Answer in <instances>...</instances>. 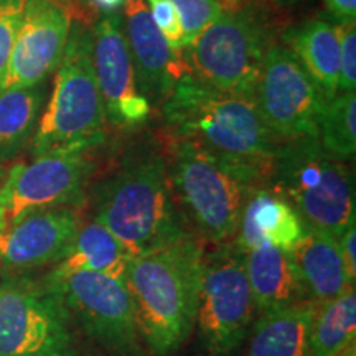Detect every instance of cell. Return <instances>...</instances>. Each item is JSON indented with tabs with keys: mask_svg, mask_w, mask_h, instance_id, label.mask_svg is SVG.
Segmentation results:
<instances>
[{
	"mask_svg": "<svg viewBox=\"0 0 356 356\" xmlns=\"http://www.w3.org/2000/svg\"><path fill=\"white\" fill-rule=\"evenodd\" d=\"M95 220L131 257H140L190 236L173 195L165 159L154 147L134 150L92 190Z\"/></svg>",
	"mask_w": 356,
	"mask_h": 356,
	"instance_id": "obj_1",
	"label": "cell"
},
{
	"mask_svg": "<svg viewBox=\"0 0 356 356\" xmlns=\"http://www.w3.org/2000/svg\"><path fill=\"white\" fill-rule=\"evenodd\" d=\"M203 259L202 243L191 234L131 259L124 282L149 355L172 356L193 333Z\"/></svg>",
	"mask_w": 356,
	"mask_h": 356,
	"instance_id": "obj_2",
	"label": "cell"
},
{
	"mask_svg": "<svg viewBox=\"0 0 356 356\" xmlns=\"http://www.w3.org/2000/svg\"><path fill=\"white\" fill-rule=\"evenodd\" d=\"M160 109L172 139L195 142L273 177L279 142L266 127L254 101L222 92L185 73Z\"/></svg>",
	"mask_w": 356,
	"mask_h": 356,
	"instance_id": "obj_3",
	"label": "cell"
},
{
	"mask_svg": "<svg viewBox=\"0 0 356 356\" xmlns=\"http://www.w3.org/2000/svg\"><path fill=\"white\" fill-rule=\"evenodd\" d=\"M167 172L186 222L215 244L234 239L252 191L270 186L269 172L181 139L170 142Z\"/></svg>",
	"mask_w": 356,
	"mask_h": 356,
	"instance_id": "obj_4",
	"label": "cell"
},
{
	"mask_svg": "<svg viewBox=\"0 0 356 356\" xmlns=\"http://www.w3.org/2000/svg\"><path fill=\"white\" fill-rule=\"evenodd\" d=\"M104 104L92 60L91 26L73 22L55 88L32 137L33 157L89 154L106 139Z\"/></svg>",
	"mask_w": 356,
	"mask_h": 356,
	"instance_id": "obj_5",
	"label": "cell"
},
{
	"mask_svg": "<svg viewBox=\"0 0 356 356\" xmlns=\"http://www.w3.org/2000/svg\"><path fill=\"white\" fill-rule=\"evenodd\" d=\"M270 188L296 208L307 228L338 239L355 222L353 172L328 154L318 137L280 142Z\"/></svg>",
	"mask_w": 356,
	"mask_h": 356,
	"instance_id": "obj_6",
	"label": "cell"
},
{
	"mask_svg": "<svg viewBox=\"0 0 356 356\" xmlns=\"http://www.w3.org/2000/svg\"><path fill=\"white\" fill-rule=\"evenodd\" d=\"M273 30L252 3L225 8L213 24L181 50L188 73L228 95L254 101Z\"/></svg>",
	"mask_w": 356,
	"mask_h": 356,
	"instance_id": "obj_7",
	"label": "cell"
},
{
	"mask_svg": "<svg viewBox=\"0 0 356 356\" xmlns=\"http://www.w3.org/2000/svg\"><path fill=\"white\" fill-rule=\"evenodd\" d=\"M0 356H95L63 299L47 280L0 282Z\"/></svg>",
	"mask_w": 356,
	"mask_h": 356,
	"instance_id": "obj_8",
	"label": "cell"
},
{
	"mask_svg": "<svg viewBox=\"0 0 356 356\" xmlns=\"http://www.w3.org/2000/svg\"><path fill=\"white\" fill-rule=\"evenodd\" d=\"M246 256L234 244L204 254L195 330L202 356H236L256 322Z\"/></svg>",
	"mask_w": 356,
	"mask_h": 356,
	"instance_id": "obj_9",
	"label": "cell"
},
{
	"mask_svg": "<svg viewBox=\"0 0 356 356\" xmlns=\"http://www.w3.org/2000/svg\"><path fill=\"white\" fill-rule=\"evenodd\" d=\"M60 293L78 330L108 356H147L126 282L95 273L44 277Z\"/></svg>",
	"mask_w": 356,
	"mask_h": 356,
	"instance_id": "obj_10",
	"label": "cell"
},
{
	"mask_svg": "<svg viewBox=\"0 0 356 356\" xmlns=\"http://www.w3.org/2000/svg\"><path fill=\"white\" fill-rule=\"evenodd\" d=\"M327 99L284 44L267 51L254 104L275 140L318 137V118Z\"/></svg>",
	"mask_w": 356,
	"mask_h": 356,
	"instance_id": "obj_11",
	"label": "cell"
},
{
	"mask_svg": "<svg viewBox=\"0 0 356 356\" xmlns=\"http://www.w3.org/2000/svg\"><path fill=\"white\" fill-rule=\"evenodd\" d=\"M95 173L89 154H53L15 163L0 181V222L48 208L81 207Z\"/></svg>",
	"mask_w": 356,
	"mask_h": 356,
	"instance_id": "obj_12",
	"label": "cell"
},
{
	"mask_svg": "<svg viewBox=\"0 0 356 356\" xmlns=\"http://www.w3.org/2000/svg\"><path fill=\"white\" fill-rule=\"evenodd\" d=\"M91 33L92 60L106 121L122 131L140 127L149 121L152 106L137 88L122 15L119 12L102 15L91 26Z\"/></svg>",
	"mask_w": 356,
	"mask_h": 356,
	"instance_id": "obj_13",
	"label": "cell"
},
{
	"mask_svg": "<svg viewBox=\"0 0 356 356\" xmlns=\"http://www.w3.org/2000/svg\"><path fill=\"white\" fill-rule=\"evenodd\" d=\"M73 17L53 0H25L0 91L43 83L63 58Z\"/></svg>",
	"mask_w": 356,
	"mask_h": 356,
	"instance_id": "obj_14",
	"label": "cell"
},
{
	"mask_svg": "<svg viewBox=\"0 0 356 356\" xmlns=\"http://www.w3.org/2000/svg\"><path fill=\"white\" fill-rule=\"evenodd\" d=\"M79 228L81 218L70 207L32 211L0 222V264L12 270L58 264L68 254Z\"/></svg>",
	"mask_w": 356,
	"mask_h": 356,
	"instance_id": "obj_15",
	"label": "cell"
},
{
	"mask_svg": "<svg viewBox=\"0 0 356 356\" xmlns=\"http://www.w3.org/2000/svg\"><path fill=\"white\" fill-rule=\"evenodd\" d=\"M122 7L137 88L150 106H162L178 79L188 73L181 51L173 50L159 32L144 0H126Z\"/></svg>",
	"mask_w": 356,
	"mask_h": 356,
	"instance_id": "obj_16",
	"label": "cell"
},
{
	"mask_svg": "<svg viewBox=\"0 0 356 356\" xmlns=\"http://www.w3.org/2000/svg\"><path fill=\"white\" fill-rule=\"evenodd\" d=\"M305 228L299 213L282 195L270 186H262L249 197L233 244L243 254L266 243L289 252Z\"/></svg>",
	"mask_w": 356,
	"mask_h": 356,
	"instance_id": "obj_17",
	"label": "cell"
},
{
	"mask_svg": "<svg viewBox=\"0 0 356 356\" xmlns=\"http://www.w3.org/2000/svg\"><path fill=\"white\" fill-rule=\"evenodd\" d=\"M307 293L315 304L335 299L351 286L346 279L338 241L330 234L305 228L299 243L289 251Z\"/></svg>",
	"mask_w": 356,
	"mask_h": 356,
	"instance_id": "obj_18",
	"label": "cell"
},
{
	"mask_svg": "<svg viewBox=\"0 0 356 356\" xmlns=\"http://www.w3.org/2000/svg\"><path fill=\"white\" fill-rule=\"evenodd\" d=\"M244 256L249 289L257 314L309 300L289 252L266 243Z\"/></svg>",
	"mask_w": 356,
	"mask_h": 356,
	"instance_id": "obj_19",
	"label": "cell"
},
{
	"mask_svg": "<svg viewBox=\"0 0 356 356\" xmlns=\"http://www.w3.org/2000/svg\"><path fill=\"white\" fill-rule=\"evenodd\" d=\"M282 40L325 99L335 97L340 73V43L335 25L325 19H312L289 29Z\"/></svg>",
	"mask_w": 356,
	"mask_h": 356,
	"instance_id": "obj_20",
	"label": "cell"
},
{
	"mask_svg": "<svg viewBox=\"0 0 356 356\" xmlns=\"http://www.w3.org/2000/svg\"><path fill=\"white\" fill-rule=\"evenodd\" d=\"M318 304L299 302L266 312L252 327L244 356H310V337Z\"/></svg>",
	"mask_w": 356,
	"mask_h": 356,
	"instance_id": "obj_21",
	"label": "cell"
},
{
	"mask_svg": "<svg viewBox=\"0 0 356 356\" xmlns=\"http://www.w3.org/2000/svg\"><path fill=\"white\" fill-rule=\"evenodd\" d=\"M131 259L121 241L99 221L92 220L88 225H81L68 254L44 277L60 279L84 270L124 282Z\"/></svg>",
	"mask_w": 356,
	"mask_h": 356,
	"instance_id": "obj_22",
	"label": "cell"
},
{
	"mask_svg": "<svg viewBox=\"0 0 356 356\" xmlns=\"http://www.w3.org/2000/svg\"><path fill=\"white\" fill-rule=\"evenodd\" d=\"M44 97L43 83L0 91V162L15 159L32 142Z\"/></svg>",
	"mask_w": 356,
	"mask_h": 356,
	"instance_id": "obj_23",
	"label": "cell"
},
{
	"mask_svg": "<svg viewBox=\"0 0 356 356\" xmlns=\"http://www.w3.org/2000/svg\"><path fill=\"white\" fill-rule=\"evenodd\" d=\"M356 341V291L346 289L318 304L310 337V356H333Z\"/></svg>",
	"mask_w": 356,
	"mask_h": 356,
	"instance_id": "obj_24",
	"label": "cell"
},
{
	"mask_svg": "<svg viewBox=\"0 0 356 356\" xmlns=\"http://www.w3.org/2000/svg\"><path fill=\"white\" fill-rule=\"evenodd\" d=\"M318 140L328 154L348 162L356 150V95L337 92L325 102L318 118Z\"/></svg>",
	"mask_w": 356,
	"mask_h": 356,
	"instance_id": "obj_25",
	"label": "cell"
},
{
	"mask_svg": "<svg viewBox=\"0 0 356 356\" xmlns=\"http://www.w3.org/2000/svg\"><path fill=\"white\" fill-rule=\"evenodd\" d=\"M175 6L181 24V50L193 42L221 15L222 6L218 0H170Z\"/></svg>",
	"mask_w": 356,
	"mask_h": 356,
	"instance_id": "obj_26",
	"label": "cell"
},
{
	"mask_svg": "<svg viewBox=\"0 0 356 356\" xmlns=\"http://www.w3.org/2000/svg\"><path fill=\"white\" fill-rule=\"evenodd\" d=\"M340 43V73L338 92H351L356 88V25L355 20H335Z\"/></svg>",
	"mask_w": 356,
	"mask_h": 356,
	"instance_id": "obj_27",
	"label": "cell"
},
{
	"mask_svg": "<svg viewBox=\"0 0 356 356\" xmlns=\"http://www.w3.org/2000/svg\"><path fill=\"white\" fill-rule=\"evenodd\" d=\"M25 0H0V86L7 74Z\"/></svg>",
	"mask_w": 356,
	"mask_h": 356,
	"instance_id": "obj_28",
	"label": "cell"
},
{
	"mask_svg": "<svg viewBox=\"0 0 356 356\" xmlns=\"http://www.w3.org/2000/svg\"><path fill=\"white\" fill-rule=\"evenodd\" d=\"M147 8H149L150 19L157 30L163 35L167 43L173 50L181 51V24L178 12L170 0H147Z\"/></svg>",
	"mask_w": 356,
	"mask_h": 356,
	"instance_id": "obj_29",
	"label": "cell"
},
{
	"mask_svg": "<svg viewBox=\"0 0 356 356\" xmlns=\"http://www.w3.org/2000/svg\"><path fill=\"white\" fill-rule=\"evenodd\" d=\"M338 248H340L341 259H343L346 279L351 286H355L356 282V225H351L346 228L343 233L340 234V238L337 239Z\"/></svg>",
	"mask_w": 356,
	"mask_h": 356,
	"instance_id": "obj_30",
	"label": "cell"
},
{
	"mask_svg": "<svg viewBox=\"0 0 356 356\" xmlns=\"http://www.w3.org/2000/svg\"><path fill=\"white\" fill-rule=\"evenodd\" d=\"M325 6L337 22L355 20L356 0H325Z\"/></svg>",
	"mask_w": 356,
	"mask_h": 356,
	"instance_id": "obj_31",
	"label": "cell"
},
{
	"mask_svg": "<svg viewBox=\"0 0 356 356\" xmlns=\"http://www.w3.org/2000/svg\"><path fill=\"white\" fill-rule=\"evenodd\" d=\"M86 2L95 12H99L102 15H109V13L118 12V8L122 7L126 0H86Z\"/></svg>",
	"mask_w": 356,
	"mask_h": 356,
	"instance_id": "obj_32",
	"label": "cell"
},
{
	"mask_svg": "<svg viewBox=\"0 0 356 356\" xmlns=\"http://www.w3.org/2000/svg\"><path fill=\"white\" fill-rule=\"evenodd\" d=\"M221 3L222 8H234L241 7L244 3H248V0H218Z\"/></svg>",
	"mask_w": 356,
	"mask_h": 356,
	"instance_id": "obj_33",
	"label": "cell"
},
{
	"mask_svg": "<svg viewBox=\"0 0 356 356\" xmlns=\"http://www.w3.org/2000/svg\"><path fill=\"white\" fill-rule=\"evenodd\" d=\"M333 356H356V341L346 345L343 350H340L337 355H333Z\"/></svg>",
	"mask_w": 356,
	"mask_h": 356,
	"instance_id": "obj_34",
	"label": "cell"
},
{
	"mask_svg": "<svg viewBox=\"0 0 356 356\" xmlns=\"http://www.w3.org/2000/svg\"><path fill=\"white\" fill-rule=\"evenodd\" d=\"M3 175H6V168H3V163L0 162V181L3 180Z\"/></svg>",
	"mask_w": 356,
	"mask_h": 356,
	"instance_id": "obj_35",
	"label": "cell"
}]
</instances>
